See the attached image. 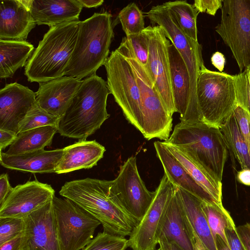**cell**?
<instances>
[{"label":"cell","mask_w":250,"mask_h":250,"mask_svg":"<svg viewBox=\"0 0 250 250\" xmlns=\"http://www.w3.org/2000/svg\"><path fill=\"white\" fill-rule=\"evenodd\" d=\"M112 181L86 178L66 182L59 194L95 217L104 232L125 237L137 223L109 196Z\"/></svg>","instance_id":"obj_1"},{"label":"cell","mask_w":250,"mask_h":250,"mask_svg":"<svg viewBox=\"0 0 250 250\" xmlns=\"http://www.w3.org/2000/svg\"><path fill=\"white\" fill-rule=\"evenodd\" d=\"M109 94L106 82L96 73L84 78L60 119L58 132L64 137L86 140L109 117L106 110Z\"/></svg>","instance_id":"obj_2"},{"label":"cell","mask_w":250,"mask_h":250,"mask_svg":"<svg viewBox=\"0 0 250 250\" xmlns=\"http://www.w3.org/2000/svg\"><path fill=\"white\" fill-rule=\"evenodd\" d=\"M114 38L111 15L95 13L79 24L75 45L65 76L80 80L96 73L108 58Z\"/></svg>","instance_id":"obj_3"},{"label":"cell","mask_w":250,"mask_h":250,"mask_svg":"<svg viewBox=\"0 0 250 250\" xmlns=\"http://www.w3.org/2000/svg\"><path fill=\"white\" fill-rule=\"evenodd\" d=\"M80 21L50 27L25 66L28 81L39 83L64 76L77 40Z\"/></svg>","instance_id":"obj_4"},{"label":"cell","mask_w":250,"mask_h":250,"mask_svg":"<svg viewBox=\"0 0 250 250\" xmlns=\"http://www.w3.org/2000/svg\"><path fill=\"white\" fill-rule=\"evenodd\" d=\"M164 143L181 147L211 176L222 182L228 148L220 128L202 122L176 125Z\"/></svg>","instance_id":"obj_5"},{"label":"cell","mask_w":250,"mask_h":250,"mask_svg":"<svg viewBox=\"0 0 250 250\" xmlns=\"http://www.w3.org/2000/svg\"><path fill=\"white\" fill-rule=\"evenodd\" d=\"M127 59L139 87L143 116L144 138L167 141L172 130V118L146 67L136 58L126 37L117 48Z\"/></svg>","instance_id":"obj_6"},{"label":"cell","mask_w":250,"mask_h":250,"mask_svg":"<svg viewBox=\"0 0 250 250\" xmlns=\"http://www.w3.org/2000/svg\"><path fill=\"white\" fill-rule=\"evenodd\" d=\"M201 122L220 127L238 105L235 75L204 67L197 84Z\"/></svg>","instance_id":"obj_7"},{"label":"cell","mask_w":250,"mask_h":250,"mask_svg":"<svg viewBox=\"0 0 250 250\" xmlns=\"http://www.w3.org/2000/svg\"><path fill=\"white\" fill-rule=\"evenodd\" d=\"M152 23H157L165 36L179 51L184 60L190 77V105L194 123L201 122L197 99V84L201 70L205 67L202 57V45L186 36L165 3L151 7L146 13Z\"/></svg>","instance_id":"obj_8"},{"label":"cell","mask_w":250,"mask_h":250,"mask_svg":"<svg viewBox=\"0 0 250 250\" xmlns=\"http://www.w3.org/2000/svg\"><path fill=\"white\" fill-rule=\"evenodd\" d=\"M105 66L110 94L128 121L142 133L143 116L139 87L130 63L117 49L111 52Z\"/></svg>","instance_id":"obj_9"},{"label":"cell","mask_w":250,"mask_h":250,"mask_svg":"<svg viewBox=\"0 0 250 250\" xmlns=\"http://www.w3.org/2000/svg\"><path fill=\"white\" fill-rule=\"evenodd\" d=\"M215 31L230 49L240 72L250 66V0H223Z\"/></svg>","instance_id":"obj_10"},{"label":"cell","mask_w":250,"mask_h":250,"mask_svg":"<svg viewBox=\"0 0 250 250\" xmlns=\"http://www.w3.org/2000/svg\"><path fill=\"white\" fill-rule=\"evenodd\" d=\"M52 203L61 250H83L101 223L67 198L55 195Z\"/></svg>","instance_id":"obj_11"},{"label":"cell","mask_w":250,"mask_h":250,"mask_svg":"<svg viewBox=\"0 0 250 250\" xmlns=\"http://www.w3.org/2000/svg\"><path fill=\"white\" fill-rule=\"evenodd\" d=\"M155 191L146 188L139 173L136 158L131 156L120 167L112 181L108 196L138 224L152 203Z\"/></svg>","instance_id":"obj_12"},{"label":"cell","mask_w":250,"mask_h":250,"mask_svg":"<svg viewBox=\"0 0 250 250\" xmlns=\"http://www.w3.org/2000/svg\"><path fill=\"white\" fill-rule=\"evenodd\" d=\"M175 187L165 174L155 191L153 200L128 239L132 250H154L159 244L162 226Z\"/></svg>","instance_id":"obj_13"},{"label":"cell","mask_w":250,"mask_h":250,"mask_svg":"<svg viewBox=\"0 0 250 250\" xmlns=\"http://www.w3.org/2000/svg\"><path fill=\"white\" fill-rule=\"evenodd\" d=\"M148 42V58L145 67L154 82L168 112H176L170 83L168 47L170 44L159 25L148 26L143 30Z\"/></svg>","instance_id":"obj_14"},{"label":"cell","mask_w":250,"mask_h":250,"mask_svg":"<svg viewBox=\"0 0 250 250\" xmlns=\"http://www.w3.org/2000/svg\"><path fill=\"white\" fill-rule=\"evenodd\" d=\"M55 190L38 180L13 188L0 205V218H25L52 200Z\"/></svg>","instance_id":"obj_15"},{"label":"cell","mask_w":250,"mask_h":250,"mask_svg":"<svg viewBox=\"0 0 250 250\" xmlns=\"http://www.w3.org/2000/svg\"><path fill=\"white\" fill-rule=\"evenodd\" d=\"M36 103V94L16 82L0 90V129L19 132L20 124Z\"/></svg>","instance_id":"obj_16"},{"label":"cell","mask_w":250,"mask_h":250,"mask_svg":"<svg viewBox=\"0 0 250 250\" xmlns=\"http://www.w3.org/2000/svg\"><path fill=\"white\" fill-rule=\"evenodd\" d=\"M24 219L27 250H61L52 201Z\"/></svg>","instance_id":"obj_17"},{"label":"cell","mask_w":250,"mask_h":250,"mask_svg":"<svg viewBox=\"0 0 250 250\" xmlns=\"http://www.w3.org/2000/svg\"><path fill=\"white\" fill-rule=\"evenodd\" d=\"M83 80L63 76L39 83L36 103L48 113L62 117L69 106Z\"/></svg>","instance_id":"obj_18"},{"label":"cell","mask_w":250,"mask_h":250,"mask_svg":"<svg viewBox=\"0 0 250 250\" xmlns=\"http://www.w3.org/2000/svg\"><path fill=\"white\" fill-rule=\"evenodd\" d=\"M36 24L26 0L0 1V40L26 41Z\"/></svg>","instance_id":"obj_19"},{"label":"cell","mask_w":250,"mask_h":250,"mask_svg":"<svg viewBox=\"0 0 250 250\" xmlns=\"http://www.w3.org/2000/svg\"><path fill=\"white\" fill-rule=\"evenodd\" d=\"M170 83L176 112L181 122L194 123L190 111V77L187 65L178 50L170 43L168 47Z\"/></svg>","instance_id":"obj_20"},{"label":"cell","mask_w":250,"mask_h":250,"mask_svg":"<svg viewBox=\"0 0 250 250\" xmlns=\"http://www.w3.org/2000/svg\"><path fill=\"white\" fill-rule=\"evenodd\" d=\"M26 3L36 24L50 27L79 20L83 8L78 0H26Z\"/></svg>","instance_id":"obj_21"},{"label":"cell","mask_w":250,"mask_h":250,"mask_svg":"<svg viewBox=\"0 0 250 250\" xmlns=\"http://www.w3.org/2000/svg\"><path fill=\"white\" fill-rule=\"evenodd\" d=\"M63 153V148L44 149L20 155H10L0 152V163L12 170L32 173L55 172Z\"/></svg>","instance_id":"obj_22"},{"label":"cell","mask_w":250,"mask_h":250,"mask_svg":"<svg viewBox=\"0 0 250 250\" xmlns=\"http://www.w3.org/2000/svg\"><path fill=\"white\" fill-rule=\"evenodd\" d=\"M154 146L165 174L174 186L189 192L201 201L216 203L212 197L194 180L162 142L155 141Z\"/></svg>","instance_id":"obj_23"},{"label":"cell","mask_w":250,"mask_h":250,"mask_svg":"<svg viewBox=\"0 0 250 250\" xmlns=\"http://www.w3.org/2000/svg\"><path fill=\"white\" fill-rule=\"evenodd\" d=\"M192 235V229L185 214L178 188L175 187L166 213L160 238L175 242L184 250H193Z\"/></svg>","instance_id":"obj_24"},{"label":"cell","mask_w":250,"mask_h":250,"mask_svg":"<svg viewBox=\"0 0 250 250\" xmlns=\"http://www.w3.org/2000/svg\"><path fill=\"white\" fill-rule=\"evenodd\" d=\"M105 151L96 140H79L63 148L62 158L55 172L63 174L97 166Z\"/></svg>","instance_id":"obj_25"},{"label":"cell","mask_w":250,"mask_h":250,"mask_svg":"<svg viewBox=\"0 0 250 250\" xmlns=\"http://www.w3.org/2000/svg\"><path fill=\"white\" fill-rule=\"evenodd\" d=\"M186 217L193 231L206 250H217L215 241L201 207V201L189 192L177 187Z\"/></svg>","instance_id":"obj_26"},{"label":"cell","mask_w":250,"mask_h":250,"mask_svg":"<svg viewBox=\"0 0 250 250\" xmlns=\"http://www.w3.org/2000/svg\"><path fill=\"white\" fill-rule=\"evenodd\" d=\"M194 180L218 204L222 205V183L211 176L181 147L162 142Z\"/></svg>","instance_id":"obj_27"},{"label":"cell","mask_w":250,"mask_h":250,"mask_svg":"<svg viewBox=\"0 0 250 250\" xmlns=\"http://www.w3.org/2000/svg\"><path fill=\"white\" fill-rule=\"evenodd\" d=\"M34 48L26 41L0 40V78H11L18 69L25 66Z\"/></svg>","instance_id":"obj_28"},{"label":"cell","mask_w":250,"mask_h":250,"mask_svg":"<svg viewBox=\"0 0 250 250\" xmlns=\"http://www.w3.org/2000/svg\"><path fill=\"white\" fill-rule=\"evenodd\" d=\"M57 132V128L53 126H42L19 132L5 153L14 155L43 150L45 146L51 145Z\"/></svg>","instance_id":"obj_29"},{"label":"cell","mask_w":250,"mask_h":250,"mask_svg":"<svg viewBox=\"0 0 250 250\" xmlns=\"http://www.w3.org/2000/svg\"><path fill=\"white\" fill-rule=\"evenodd\" d=\"M226 141L232 158L236 159L241 169H250V155L232 113L219 127Z\"/></svg>","instance_id":"obj_30"},{"label":"cell","mask_w":250,"mask_h":250,"mask_svg":"<svg viewBox=\"0 0 250 250\" xmlns=\"http://www.w3.org/2000/svg\"><path fill=\"white\" fill-rule=\"evenodd\" d=\"M201 207L215 241L217 236H219L228 244L225 231L236 227L229 212L223 204L201 201Z\"/></svg>","instance_id":"obj_31"},{"label":"cell","mask_w":250,"mask_h":250,"mask_svg":"<svg viewBox=\"0 0 250 250\" xmlns=\"http://www.w3.org/2000/svg\"><path fill=\"white\" fill-rule=\"evenodd\" d=\"M165 3L183 32L189 38L198 41L197 18L199 12L193 5L186 0L168 1Z\"/></svg>","instance_id":"obj_32"},{"label":"cell","mask_w":250,"mask_h":250,"mask_svg":"<svg viewBox=\"0 0 250 250\" xmlns=\"http://www.w3.org/2000/svg\"><path fill=\"white\" fill-rule=\"evenodd\" d=\"M118 18L126 37L140 33L145 28L142 12L134 2L123 8L118 14Z\"/></svg>","instance_id":"obj_33"},{"label":"cell","mask_w":250,"mask_h":250,"mask_svg":"<svg viewBox=\"0 0 250 250\" xmlns=\"http://www.w3.org/2000/svg\"><path fill=\"white\" fill-rule=\"evenodd\" d=\"M60 118L48 113L36 103L20 123L18 133L45 126L57 128Z\"/></svg>","instance_id":"obj_34"},{"label":"cell","mask_w":250,"mask_h":250,"mask_svg":"<svg viewBox=\"0 0 250 250\" xmlns=\"http://www.w3.org/2000/svg\"><path fill=\"white\" fill-rule=\"evenodd\" d=\"M128 247V239L125 237L99 232L82 250H125Z\"/></svg>","instance_id":"obj_35"},{"label":"cell","mask_w":250,"mask_h":250,"mask_svg":"<svg viewBox=\"0 0 250 250\" xmlns=\"http://www.w3.org/2000/svg\"><path fill=\"white\" fill-rule=\"evenodd\" d=\"M24 218H0V245L25 233Z\"/></svg>","instance_id":"obj_36"},{"label":"cell","mask_w":250,"mask_h":250,"mask_svg":"<svg viewBox=\"0 0 250 250\" xmlns=\"http://www.w3.org/2000/svg\"><path fill=\"white\" fill-rule=\"evenodd\" d=\"M238 105L250 114V81L248 69L235 75Z\"/></svg>","instance_id":"obj_37"},{"label":"cell","mask_w":250,"mask_h":250,"mask_svg":"<svg viewBox=\"0 0 250 250\" xmlns=\"http://www.w3.org/2000/svg\"><path fill=\"white\" fill-rule=\"evenodd\" d=\"M137 60L145 67L148 58V42L145 33H140L126 37Z\"/></svg>","instance_id":"obj_38"},{"label":"cell","mask_w":250,"mask_h":250,"mask_svg":"<svg viewBox=\"0 0 250 250\" xmlns=\"http://www.w3.org/2000/svg\"><path fill=\"white\" fill-rule=\"evenodd\" d=\"M233 113L250 155V114L239 105H237Z\"/></svg>","instance_id":"obj_39"},{"label":"cell","mask_w":250,"mask_h":250,"mask_svg":"<svg viewBox=\"0 0 250 250\" xmlns=\"http://www.w3.org/2000/svg\"><path fill=\"white\" fill-rule=\"evenodd\" d=\"M222 3L223 0H195L193 6L199 12L215 16Z\"/></svg>","instance_id":"obj_40"},{"label":"cell","mask_w":250,"mask_h":250,"mask_svg":"<svg viewBox=\"0 0 250 250\" xmlns=\"http://www.w3.org/2000/svg\"><path fill=\"white\" fill-rule=\"evenodd\" d=\"M226 236L231 250H247L238 235L236 227L227 229Z\"/></svg>","instance_id":"obj_41"},{"label":"cell","mask_w":250,"mask_h":250,"mask_svg":"<svg viewBox=\"0 0 250 250\" xmlns=\"http://www.w3.org/2000/svg\"><path fill=\"white\" fill-rule=\"evenodd\" d=\"M24 234L0 245V250H22L25 244Z\"/></svg>","instance_id":"obj_42"},{"label":"cell","mask_w":250,"mask_h":250,"mask_svg":"<svg viewBox=\"0 0 250 250\" xmlns=\"http://www.w3.org/2000/svg\"><path fill=\"white\" fill-rule=\"evenodd\" d=\"M238 235L247 250H250V223L236 227Z\"/></svg>","instance_id":"obj_43"},{"label":"cell","mask_w":250,"mask_h":250,"mask_svg":"<svg viewBox=\"0 0 250 250\" xmlns=\"http://www.w3.org/2000/svg\"><path fill=\"white\" fill-rule=\"evenodd\" d=\"M17 134L12 131L0 129V151L10 146L15 141Z\"/></svg>","instance_id":"obj_44"},{"label":"cell","mask_w":250,"mask_h":250,"mask_svg":"<svg viewBox=\"0 0 250 250\" xmlns=\"http://www.w3.org/2000/svg\"><path fill=\"white\" fill-rule=\"evenodd\" d=\"M13 188L9 184L7 174H1L0 176V205L4 202Z\"/></svg>","instance_id":"obj_45"},{"label":"cell","mask_w":250,"mask_h":250,"mask_svg":"<svg viewBox=\"0 0 250 250\" xmlns=\"http://www.w3.org/2000/svg\"><path fill=\"white\" fill-rule=\"evenodd\" d=\"M211 62L220 72H223L226 63V59L222 53L219 51L214 53L211 57Z\"/></svg>","instance_id":"obj_46"},{"label":"cell","mask_w":250,"mask_h":250,"mask_svg":"<svg viewBox=\"0 0 250 250\" xmlns=\"http://www.w3.org/2000/svg\"><path fill=\"white\" fill-rule=\"evenodd\" d=\"M158 244L161 250H184L175 242L168 241L163 237L160 238Z\"/></svg>","instance_id":"obj_47"},{"label":"cell","mask_w":250,"mask_h":250,"mask_svg":"<svg viewBox=\"0 0 250 250\" xmlns=\"http://www.w3.org/2000/svg\"><path fill=\"white\" fill-rule=\"evenodd\" d=\"M236 178L239 183L250 186V169H242L238 172Z\"/></svg>","instance_id":"obj_48"},{"label":"cell","mask_w":250,"mask_h":250,"mask_svg":"<svg viewBox=\"0 0 250 250\" xmlns=\"http://www.w3.org/2000/svg\"><path fill=\"white\" fill-rule=\"evenodd\" d=\"M83 7H97L104 2L103 0H78Z\"/></svg>","instance_id":"obj_49"},{"label":"cell","mask_w":250,"mask_h":250,"mask_svg":"<svg viewBox=\"0 0 250 250\" xmlns=\"http://www.w3.org/2000/svg\"><path fill=\"white\" fill-rule=\"evenodd\" d=\"M215 242L217 250H231L229 245L219 236H217Z\"/></svg>","instance_id":"obj_50"},{"label":"cell","mask_w":250,"mask_h":250,"mask_svg":"<svg viewBox=\"0 0 250 250\" xmlns=\"http://www.w3.org/2000/svg\"><path fill=\"white\" fill-rule=\"evenodd\" d=\"M247 69H248V72L249 78V80L250 81V69L247 68Z\"/></svg>","instance_id":"obj_51"},{"label":"cell","mask_w":250,"mask_h":250,"mask_svg":"<svg viewBox=\"0 0 250 250\" xmlns=\"http://www.w3.org/2000/svg\"><path fill=\"white\" fill-rule=\"evenodd\" d=\"M22 250H27V248L25 245L24 246V248L22 249Z\"/></svg>","instance_id":"obj_52"},{"label":"cell","mask_w":250,"mask_h":250,"mask_svg":"<svg viewBox=\"0 0 250 250\" xmlns=\"http://www.w3.org/2000/svg\"><path fill=\"white\" fill-rule=\"evenodd\" d=\"M160 250V248H159V249H155V250Z\"/></svg>","instance_id":"obj_53"},{"label":"cell","mask_w":250,"mask_h":250,"mask_svg":"<svg viewBox=\"0 0 250 250\" xmlns=\"http://www.w3.org/2000/svg\"><path fill=\"white\" fill-rule=\"evenodd\" d=\"M248 68L250 69V66Z\"/></svg>","instance_id":"obj_54"}]
</instances>
